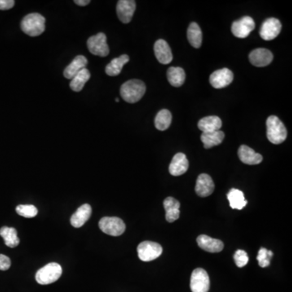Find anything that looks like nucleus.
Segmentation results:
<instances>
[{
    "label": "nucleus",
    "instance_id": "21",
    "mask_svg": "<svg viewBox=\"0 0 292 292\" xmlns=\"http://www.w3.org/2000/svg\"><path fill=\"white\" fill-rule=\"evenodd\" d=\"M164 209L166 210V219L169 223H173L179 218L180 203L173 197H167L163 201Z\"/></svg>",
    "mask_w": 292,
    "mask_h": 292
},
{
    "label": "nucleus",
    "instance_id": "29",
    "mask_svg": "<svg viewBox=\"0 0 292 292\" xmlns=\"http://www.w3.org/2000/svg\"><path fill=\"white\" fill-rule=\"evenodd\" d=\"M90 71L87 68H84L72 79V81L70 82V88L75 92L81 91L86 82L90 80Z\"/></svg>",
    "mask_w": 292,
    "mask_h": 292
},
{
    "label": "nucleus",
    "instance_id": "22",
    "mask_svg": "<svg viewBox=\"0 0 292 292\" xmlns=\"http://www.w3.org/2000/svg\"><path fill=\"white\" fill-rule=\"evenodd\" d=\"M198 128L203 133H212L219 131L223 123L218 116H207L201 119L198 122Z\"/></svg>",
    "mask_w": 292,
    "mask_h": 292
},
{
    "label": "nucleus",
    "instance_id": "30",
    "mask_svg": "<svg viewBox=\"0 0 292 292\" xmlns=\"http://www.w3.org/2000/svg\"><path fill=\"white\" fill-rule=\"evenodd\" d=\"M171 120H172L171 113L168 110H161L155 117V127L159 131H165L170 127Z\"/></svg>",
    "mask_w": 292,
    "mask_h": 292
},
{
    "label": "nucleus",
    "instance_id": "20",
    "mask_svg": "<svg viewBox=\"0 0 292 292\" xmlns=\"http://www.w3.org/2000/svg\"><path fill=\"white\" fill-rule=\"evenodd\" d=\"M87 63V59L84 55H77L64 70L63 72L64 77L72 80L77 73L81 72V70L85 68Z\"/></svg>",
    "mask_w": 292,
    "mask_h": 292
},
{
    "label": "nucleus",
    "instance_id": "33",
    "mask_svg": "<svg viewBox=\"0 0 292 292\" xmlns=\"http://www.w3.org/2000/svg\"><path fill=\"white\" fill-rule=\"evenodd\" d=\"M234 260H235L236 266L240 268H242L248 264L249 256L245 251L237 250L234 255Z\"/></svg>",
    "mask_w": 292,
    "mask_h": 292
},
{
    "label": "nucleus",
    "instance_id": "32",
    "mask_svg": "<svg viewBox=\"0 0 292 292\" xmlns=\"http://www.w3.org/2000/svg\"><path fill=\"white\" fill-rule=\"evenodd\" d=\"M273 256H274V253L271 251L267 250L265 248H262V249H260L258 258H257L259 266L262 268H265V267L270 266Z\"/></svg>",
    "mask_w": 292,
    "mask_h": 292
},
{
    "label": "nucleus",
    "instance_id": "37",
    "mask_svg": "<svg viewBox=\"0 0 292 292\" xmlns=\"http://www.w3.org/2000/svg\"><path fill=\"white\" fill-rule=\"evenodd\" d=\"M116 103H119V102H120V100H119V98H116Z\"/></svg>",
    "mask_w": 292,
    "mask_h": 292
},
{
    "label": "nucleus",
    "instance_id": "3",
    "mask_svg": "<svg viewBox=\"0 0 292 292\" xmlns=\"http://www.w3.org/2000/svg\"><path fill=\"white\" fill-rule=\"evenodd\" d=\"M267 138L273 144L279 145L285 142L288 131L281 120L277 116H271L266 121Z\"/></svg>",
    "mask_w": 292,
    "mask_h": 292
},
{
    "label": "nucleus",
    "instance_id": "16",
    "mask_svg": "<svg viewBox=\"0 0 292 292\" xmlns=\"http://www.w3.org/2000/svg\"><path fill=\"white\" fill-rule=\"evenodd\" d=\"M188 166H189V162L187 159L186 155L183 153H178L174 155L172 161L170 162L169 171L171 175L179 176L187 172Z\"/></svg>",
    "mask_w": 292,
    "mask_h": 292
},
{
    "label": "nucleus",
    "instance_id": "23",
    "mask_svg": "<svg viewBox=\"0 0 292 292\" xmlns=\"http://www.w3.org/2000/svg\"><path fill=\"white\" fill-rule=\"evenodd\" d=\"M224 138V133L220 130L212 133H203L201 136V142L205 148H210L220 145Z\"/></svg>",
    "mask_w": 292,
    "mask_h": 292
},
{
    "label": "nucleus",
    "instance_id": "12",
    "mask_svg": "<svg viewBox=\"0 0 292 292\" xmlns=\"http://www.w3.org/2000/svg\"><path fill=\"white\" fill-rule=\"evenodd\" d=\"M135 10L136 2L133 0H120L116 7L119 19L125 24L131 21Z\"/></svg>",
    "mask_w": 292,
    "mask_h": 292
},
{
    "label": "nucleus",
    "instance_id": "14",
    "mask_svg": "<svg viewBox=\"0 0 292 292\" xmlns=\"http://www.w3.org/2000/svg\"><path fill=\"white\" fill-rule=\"evenodd\" d=\"M273 58L274 56L271 50L265 48L256 49L249 54L250 63L259 68L271 64Z\"/></svg>",
    "mask_w": 292,
    "mask_h": 292
},
{
    "label": "nucleus",
    "instance_id": "15",
    "mask_svg": "<svg viewBox=\"0 0 292 292\" xmlns=\"http://www.w3.org/2000/svg\"><path fill=\"white\" fill-rule=\"evenodd\" d=\"M196 242L201 249L209 253H220L224 249V244L222 240L213 239L205 235L199 236L196 239Z\"/></svg>",
    "mask_w": 292,
    "mask_h": 292
},
{
    "label": "nucleus",
    "instance_id": "36",
    "mask_svg": "<svg viewBox=\"0 0 292 292\" xmlns=\"http://www.w3.org/2000/svg\"><path fill=\"white\" fill-rule=\"evenodd\" d=\"M74 2L76 4L79 5V6L84 7V6H86V5L90 3V0H75Z\"/></svg>",
    "mask_w": 292,
    "mask_h": 292
},
{
    "label": "nucleus",
    "instance_id": "7",
    "mask_svg": "<svg viewBox=\"0 0 292 292\" xmlns=\"http://www.w3.org/2000/svg\"><path fill=\"white\" fill-rule=\"evenodd\" d=\"M88 49L90 52L97 56L106 57L109 55V46L107 45V36L99 33L90 37L87 41Z\"/></svg>",
    "mask_w": 292,
    "mask_h": 292
},
{
    "label": "nucleus",
    "instance_id": "17",
    "mask_svg": "<svg viewBox=\"0 0 292 292\" xmlns=\"http://www.w3.org/2000/svg\"><path fill=\"white\" fill-rule=\"evenodd\" d=\"M154 54L157 61L162 64H168L172 61L171 50L165 40H157L154 44Z\"/></svg>",
    "mask_w": 292,
    "mask_h": 292
},
{
    "label": "nucleus",
    "instance_id": "19",
    "mask_svg": "<svg viewBox=\"0 0 292 292\" xmlns=\"http://www.w3.org/2000/svg\"><path fill=\"white\" fill-rule=\"evenodd\" d=\"M91 214L92 208L89 204L81 205L71 217V224L76 228L81 227L90 219Z\"/></svg>",
    "mask_w": 292,
    "mask_h": 292
},
{
    "label": "nucleus",
    "instance_id": "2",
    "mask_svg": "<svg viewBox=\"0 0 292 292\" xmlns=\"http://www.w3.org/2000/svg\"><path fill=\"white\" fill-rule=\"evenodd\" d=\"M46 19L38 13H31L24 16L20 23V27L24 33L30 37H37L42 34L46 28Z\"/></svg>",
    "mask_w": 292,
    "mask_h": 292
},
{
    "label": "nucleus",
    "instance_id": "8",
    "mask_svg": "<svg viewBox=\"0 0 292 292\" xmlns=\"http://www.w3.org/2000/svg\"><path fill=\"white\" fill-rule=\"evenodd\" d=\"M210 287L209 275L204 269L197 268L191 275L190 288L192 292H208Z\"/></svg>",
    "mask_w": 292,
    "mask_h": 292
},
{
    "label": "nucleus",
    "instance_id": "13",
    "mask_svg": "<svg viewBox=\"0 0 292 292\" xmlns=\"http://www.w3.org/2000/svg\"><path fill=\"white\" fill-rule=\"evenodd\" d=\"M214 183L208 174H201L196 179L195 191L201 197H207L214 192Z\"/></svg>",
    "mask_w": 292,
    "mask_h": 292
},
{
    "label": "nucleus",
    "instance_id": "31",
    "mask_svg": "<svg viewBox=\"0 0 292 292\" xmlns=\"http://www.w3.org/2000/svg\"><path fill=\"white\" fill-rule=\"evenodd\" d=\"M15 210L19 215L27 218H34L35 216L37 215L38 213L37 208L33 205H18Z\"/></svg>",
    "mask_w": 292,
    "mask_h": 292
},
{
    "label": "nucleus",
    "instance_id": "10",
    "mask_svg": "<svg viewBox=\"0 0 292 292\" xmlns=\"http://www.w3.org/2000/svg\"><path fill=\"white\" fill-rule=\"evenodd\" d=\"M281 22L276 18H269L265 20L260 29V35L262 39L271 41L279 36L281 32Z\"/></svg>",
    "mask_w": 292,
    "mask_h": 292
},
{
    "label": "nucleus",
    "instance_id": "26",
    "mask_svg": "<svg viewBox=\"0 0 292 292\" xmlns=\"http://www.w3.org/2000/svg\"><path fill=\"white\" fill-rule=\"evenodd\" d=\"M185 72L179 67H171L167 71V79L169 83L174 87H180L185 81Z\"/></svg>",
    "mask_w": 292,
    "mask_h": 292
},
{
    "label": "nucleus",
    "instance_id": "11",
    "mask_svg": "<svg viewBox=\"0 0 292 292\" xmlns=\"http://www.w3.org/2000/svg\"><path fill=\"white\" fill-rule=\"evenodd\" d=\"M233 72L228 68H222L213 72L209 77L210 85L214 89H223L227 87L233 81Z\"/></svg>",
    "mask_w": 292,
    "mask_h": 292
},
{
    "label": "nucleus",
    "instance_id": "4",
    "mask_svg": "<svg viewBox=\"0 0 292 292\" xmlns=\"http://www.w3.org/2000/svg\"><path fill=\"white\" fill-rule=\"evenodd\" d=\"M62 267L55 262H51L40 269L36 274V281L41 285H48L56 282L62 275Z\"/></svg>",
    "mask_w": 292,
    "mask_h": 292
},
{
    "label": "nucleus",
    "instance_id": "34",
    "mask_svg": "<svg viewBox=\"0 0 292 292\" xmlns=\"http://www.w3.org/2000/svg\"><path fill=\"white\" fill-rule=\"evenodd\" d=\"M11 267V260L7 256L0 254V271H7Z\"/></svg>",
    "mask_w": 292,
    "mask_h": 292
},
{
    "label": "nucleus",
    "instance_id": "9",
    "mask_svg": "<svg viewBox=\"0 0 292 292\" xmlns=\"http://www.w3.org/2000/svg\"><path fill=\"white\" fill-rule=\"evenodd\" d=\"M255 28V22L250 16H244L240 20L234 22L231 26V32L234 36L239 38H245Z\"/></svg>",
    "mask_w": 292,
    "mask_h": 292
},
{
    "label": "nucleus",
    "instance_id": "6",
    "mask_svg": "<svg viewBox=\"0 0 292 292\" xmlns=\"http://www.w3.org/2000/svg\"><path fill=\"white\" fill-rule=\"evenodd\" d=\"M138 257L143 262H151L159 258L162 253V248L157 243L144 241L138 247Z\"/></svg>",
    "mask_w": 292,
    "mask_h": 292
},
{
    "label": "nucleus",
    "instance_id": "5",
    "mask_svg": "<svg viewBox=\"0 0 292 292\" xmlns=\"http://www.w3.org/2000/svg\"><path fill=\"white\" fill-rule=\"evenodd\" d=\"M98 226L101 231L112 236H121L126 229L124 221L116 217H104L101 219Z\"/></svg>",
    "mask_w": 292,
    "mask_h": 292
},
{
    "label": "nucleus",
    "instance_id": "28",
    "mask_svg": "<svg viewBox=\"0 0 292 292\" xmlns=\"http://www.w3.org/2000/svg\"><path fill=\"white\" fill-rule=\"evenodd\" d=\"M0 236L4 240L5 244L9 248H15L20 244L17 231L13 227H3L0 229Z\"/></svg>",
    "mask_w": 292,
    "mask_h": 292
},
{
    "label": "nucleus",
    "instance_id": "1",
    "mask_svg": "<svg viewBox=\"0 0 292 292\" xmlns=\"http://www.w3.org/2000/svg\"><path fill=\"white\" fill-rule=\"evenodd\" d=\"M146 91V85L140 80H130L123 84L120 88L121 97L129 103H138L144 96Z\"/></svg>",
    "mask_w": 292,
    "mask_h": 292
},
{
    "label": "nucleus",
    "instance_id": "18",
    "mask_svg": "<svg viewBox=\"0 0 292 292\" xmlns=\"http://www.w3.org/2000/svg\"><path fill=\"white\" fill-rule=\"evenodd\" d=\"M238 155L240 161L247 165H258L263 160L262 155L247 146H240L238 150Z\"/></svg>",
    "mask_w": 292,
    "mask_h": 292
},
{
    "label": "nucleus",
    "instance_id": "27",
    "mask_svg": "<svg viewBox=\"0 0 292 292\" xmlns=\"http://www.w3.org/2000/svg\"><path fill=\"white\" fill-rule=\"evenodd\" d=\"M187 35L188 42L194 48L198 49L201 47L202 43V32L198 24L195 22L191 23L188 27Z\"/></svg>",
    "mask_w": 292,
    "mask_h": 292
},
{
    "label": "nucleus",
    "instance_id": "35",
    "mask_svg": "<svg viewBox=\"0 0 292 292\" xmlns=\"http://www.w3.org/2000/svg\"><path fill=\"white\" fill-rule=\"evenodd\" d=\"M15 5L13 0H0V10H9Z\"/></svg>",
    "mask_w": 292,
    "mask_h": 292
},
{
    "label": "nucleus",
    "instance_id": "24",
    "mask_svg": "<svg viewBox=\"0 0 292 292\" xmlns=\"http://www.w3.org/2000/svg\"><path fill=\"white\" fill-rule=\"evenodd\" d=\"M129 61V55H123L121 56L112 59L111 63L106 67V73L110 77H116L120 74L123 67Z\"/></svg>",
    "mask_w": 292,
    "mask_h": 292
},
{
    "label": "nucleus",
    "instance_id": "25",
    "mask_svg": "<svg viewBox=\"0 0 292 292\" xmlns=\"http://www.w3.org/2000/svg\"><path fill=\"white\" fill-rule=\"evenodd\" d=\"M227 199L229 201L230 206L232 209H244L248 204V201L244 198V192L236 188H232L227 194Z\"/></svg>",
    "mask_w": 292,
    "mask_h": 292
}]
</instances>
